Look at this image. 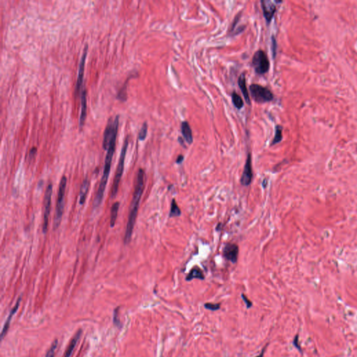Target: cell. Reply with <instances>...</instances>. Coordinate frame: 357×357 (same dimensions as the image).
Returning a JSON list of instances; mask_svg holds the SVG:
<instances>
[{
	"label": "cell",
	"mask_w": 357,
	"mask_h": 357,
	"mask_svg": "<svg viewBox=\"0 0 357 357\" xmlns=\"http://www.w3.org/2000/svg\"><path fill=\"white\" fill-rule=\"evenodd\" d=\"M144 189V172L142 169H139L136 177V181L135 185V190L133 193V199L130 206V211L129 219L126 225V232L124 236V244H128L130 243L133 234V228L135 223L136 218H137L139 204Z\"/></svg>",
	"instance_id": "obj_1"
},
{
	"label": "cell",
	"mask_w": 357,
	"mask_h": 357,
	"mask_svg": "<svg viewBox=\"0 0 357 357\" xmlns=\"http://www.w3.org/2000/svg\"><path fill=\"white\" fill-rule=\"evenodd\" d=\"M117 131L112 135L110 140L108 142V147L106 150H107V154H106L105 160V164L104 168H103V176L100 179V185L99 189H98L97 193L95 196L94 202V206L95 208L99 206L100 203L103 200V195H104L106 185L108 183L109 174H110V168L112 161H113V158L114 154V151H115V147H116V141H117Z\"/></svg>",
	"instance_id": "obj_2"
},
{
	"label": "cell",
	"mask_w": 357,
	"mask_h": 357,
	"mask_svg": "<svg viewBox=\"0 0 357 357\" xmlns=\"http://www.w3.org/2000/svg\"><path fill=\"white\" fill-rule=\"evenodd\" d=\"M67 184L66 177L64 176L61 179L60 184H59L58 193H57V200L56 204V210L55 215H54L53 227L54 230H56L60 225L62 216L64 214V198L65 192H66Z\"/></svg>",
	"instance_id": "obj_3"
},
{
	"label": "cell",
	"mask_w": 357,
	"mask_h": 357,
	"mask_svg": "<svg viewBox=\"0 0 357 357\" xmlns=\"http://www.w3.org/2000/svg\"><path fill=\"white\" fill-rule=\"evenodd\" d=\"M128 147H129V140H128V138H126V140H124L123 147H122L120 157H119V163H118V165H117L115 176H114V181H113V187H112V190H111V197L112 198L115 197L117 194V192H118L119 184H120V181H121V176L124 172L125 159H126V155Z\"/></svg>",
	"instance_id": "obj_4"
},
{
	"label": "cell",
	"mask_w": 357,
	"mask_h": 357,
	"mask_svg": "<svg viewBox=\"0 0 357 357\" xmlns=\"http://www.w3.org/2000/svg\"><path fill=\"white\" fill-rule=\"evenodd\" d=\"M250 95L255 102L263 103L274 99V94L268 88L260 84H253L249 87Z\"/></svg>",
	"instance_id": "obj_5"
},
{
	"label": "cell",
	"mask_w": 357,
	"mask_h": 357,
	"mask_svg": "<svg viewBox=\"0 0 357 357\" xmlns=\"http://www.w3.org/2000/svg\"><path fill=\"white\" fill-rule=\"evenodd\" d=\"M252 65L255 71L259 75L265 74L269 71L270 63L266 53L263 50L256 51L252 59Z\"/></svg>",
	"instance_id": "obj_6"
},
{
	"label": "cell",
	"mask_w": 357,
	"mask_h": 357,
	"mask_svg": "<svg viewBox=\"0 0 357 357\" xmlns=\"http://www.w3.org/2000/svg\"><path fill=\"white\" fill-rule=\"evenodd\" d=\"M52 195H53V184H49L47 188H46L44 195V214H43V232L44 234L47 232L48 228L49 216H50V214Z\"/></svg>",
	"instance_id": "obj_7"
},
{
	"label": "cell",
	"mask_w": 357,
	"mask_h": 357,
	"mask_svg": "<svg viewBox=\"0 0 357 357\" xmlns=\"http://www.w3.org/2000/svg\"><path fill=\"white\" fill-rule=\"evenodd\" d=\"M87 53H88V45L86 44L84 46V50L83 52V54H82L80 63H79L78 66V74L77 78V81L75 83V96H78L79 94H80L81 89L84 86V66H85V62L87 59Z\"/></svg>",
	"instance_id": "obj_8"
},
{
	"label": "cell",
	"mask_w": 357,
	"mask_h": 357,
	"mask_svg": "<svg viewBox=\"0 0 357 357\" xmlns=\"http://www.w3.org/2000/svg\"><path fill=\"white\" fill-rule=\"evenodd\" d=\"M253 170H252V160L251 154H248L246 163H245L243 173L241 177V184L242 186H248L251 184L253 179Z\"/></svg>",
	"instance_id": "obj_9"
},
{
	"label": "cell",
	"mask_w": 357,
	"mask_h": 357,
	"mask_svg": "<svg viewBox=\"0 0 357 357\" xmlns=\"http://www.w3.org/2000/svg\"><path fill=\"white\" fill-rule=\"evenodd\" d=\"M223 255L226 260L233 264L236 263L239 257V246L235 244L227 243L223 249Z\"/></svg>",
	"instance_id": "obj_10"
},
{
	"label": "cell",
	"mask_w": 357,
	"mask_h": 357,
	"mask_svg": "<svg viewBox=\"0 0 357 357\" xmlns=\"http://www.w3.org/2000/svg\"><path fill=\"white\" fill-rule=\"evenodd\" d=\"M261 9L263 11V15L267 23H269L273 18L275 13L276 11V6L271 1H261Z\"/></svg>",
	"instance_id": "obj_11"
},
{
	"label": "cell",
	"mask_w": 357,
	"mask_h": 357,
	"mask_svg": "<svg viewBox=\"0 0 357 357\" xmlns=\"http://www.w3.org/2000/svg\"><path fill=\"white\" fill-rule=\"evenodd\" d=\"M80 100H81V111L79 118V126L82 127L87 117V90L84 85L80 91Z\"/></svg>",
	"instance_id": "obj_12"
},
{
	"label": "cell",
	"mask_w": 357,
	"mask_h": 357,
	"mask_svg": "<svg viewBox=\"0 0 357 357\" xmlns=\"http://www.w3.org/2000/svg\"><path fill=\"white\" fill-rule=\"evenodd\" d=\"M20 301H21V296H20L18 299L17 302H16L15 305L14 306V307L13 308L11 309V310L10 311V313L9 316H8V317L6 319V321H5L4 323V325L3 329H2V334H1V336H2V339H3L4 336H6V334H7V331L9 330V326H10V324H11V321L12 320V317H13V315L15 314V312H17V310L19 308V306H20Z\"/></svg>",
	"instance_id": "obj_13"
},
{
	"label": "cell",
	"mask_w": 357,
	"mask_h": 357,
	"mask_svg": "<svg viewBox=\"0 0 357 357\" xmlns=\"http://www.w3.org/2000/svg\"><path fill=\"white\" fill-rule=\"evenodd\" d=\"M238 84L239 87L240 88L241 93L243 94V96L244 97V99L246 100L248 104H250V99L249 94V91L247 89L246 86V75L245 73H241L240 76L238 79Z\"/></svg>",
	"instance_id": "obj_14"
},
{
	"label": "cell",
	"mask_w": 357,
	"mask_h": 357,
	"mask_svg": "<svg viewBox=\"0 0 357 357\" xmlns=\"http://www.w3.org/2000/svg\"><path fill=\"white\" fill-rule=\"evenodd\" d=\"M82 333H83V331L79 330L77 333L74 335V336L73 337V338L71 339V340H70V342L69 343V346H68L66 351H65L64 357H70L71 356L73 351H74L75 348V346H76V345H77L79 339L80 338Z\"/></svg>",
	"instance_id": "obj_15"
},
{
	"label": "cell",
	"mask_w": 357,
	"mask_h": 357,
	"mask_svg": "<svg viewBox=\"0 0 357 357\" xmlns=\"http://www.w3.org/2000/svg\"><path fill=\"white\" fill-rule=\"evenodd\" d=\"M181 130L183 137L188 144H192L193 142V137L192 130L190 129L189 124L187 121H183L181 125Z\"/></svg>",
	"instance_id": "obj_16"
},
{
	"label": "cell",
	"mask_w": 357,
	"mask_h": 357,
	"mask_svg": "<svg viewBox=\"0 0 357 357\" xmlns=\"http://www.w3.org/2000/svg\"><path fill=\"white\" fill-rule=\"evenodd\" d=\"M89 186H90V183H89V179L86 178L83 182L82 184L80 190V195H79V204L80 205H83L85 202L87 194H88Z\"/></svg>",
	"instance_id": "obj_17"
},
{
	"label": "cell",
	"mask_w": 357,
	"mask_h": 357,
	"mask_svg": "<svg viewBox=\"0 0 357 357\" xmlns=\"http://www.w3.org/2000/svg\"><path fill=\"white\" fill-rule=\"evenodd\" d=\"M195 278L200 279V280H204V275L203 274L202 271L198 266H195L190 270L189 274L187 275L186 280L187 281H190Z\"/></svg>",
	"instance_id": "obj_18"
},
{
	"label": "cell",
	"mask_w": 357,
	"mask_h": 357,
	"mask_svg": "<svg viewBox=\"0 0 357 357\" xmlns=\"http://www.w3.org/2000/svg\"><path fill=\"white\" fill-rule=\"evenodd\" d=\"M119 209V202H116L113 204V205L111 207V213H110V227H114L115 225L116 220L117 219V215H118Z\"/></svg>",
	"instance_id": "obj_19"
},
{
	"label": "cell",
	"mask_w": 357,
	"mask_h": 357,
	"mask_svg": "<svg viewBox=\"0 0 357 357\" xmlns=\"http://www.w3.org/2000/svg\"><path fill=\"white\" fill-rule=\"evenodd\" d=\"M181 214V211L179 209V207L177 204L175 199H172L171 202V206H170V214H169V216L170 218L172 217H179L180 216Z\"/></svg>",
	"instance_id": "obj_20"
},
{
	"label": "cell",
	"mask_w": 357,
	"mask_h": 357,
	"mask_svg": "<svg viewBox=\"0 0 357 357\" xmlns=\"http://www.w3.org/2000/svg\"><path fill=\"white\" fill-rule=\"evenodd\" d=\"M283 139V127L280 125H277L276 126V133H275L274 138L271 143V146L279 143Z\"/></svg>",
	"instance_id": "obj_21"
},
{
	"label": "cell",
	"mask_w": 357,
	"mask_h": 357,
	"mask_svg": "<svg viewBox=\"0 0 357 357\" xmlns=\"http://www.w3.org/2000/svg\"><path fill=\"white\" fill-rule=\"evenodd\" d=\"M232 103L235 108L240 110L244 107V101L241 97L239 96L238 94H236L235 91H233L232 94Z\"/></svg>",
	"instance_id": "obj_22"
},
{
	"label": "cell",
	"mask_w": 357,
	"mask_h": 357,
	"mask_svg": "<svg viewBox=\"0 0 357 357\" xmlns=\"http://www.w3.org/2000/svg\"><path fill=\"white\" fill-rule=\"evenodd\" d=\"M147 130H148V126H147V124L146 123V122H144L142 125V128H141L140 132H139V135H138L139 140H144V139L146 138L147 134Z\"/></svg>",
	"instance_id": "obj_23"
},
{
	"label": "cell",
	"mask_w": 357,
	"mask_h": 357,
	"mask_svg": "<svg viewBox=\"0 0 357 357\" xmlns=\"http://www.w3.org/2000/svg\"><path fill=\"white\" fill-rule=\"evenodd\" d=\"M57 345H58V340H54V341L50 346V348L49 349L47 354H46L45 357H54V354H55V350L57 347Z\"/></svg>",
	"instance_id": "obj_24"
},
{
	"label": "cell",
	"mask_w": 357,
	"mask_h": 357,
	"mask_svg": "<svg viewBox=\"0 0 357 357\" xmlns=\"http://www.w3.org/2000/svg\"><path fill=\"white\" fill-rule=\"evenodd\" d=\"M206 309L211 310V311H216L220 308V304H211L206 303L204 305Z\"/></svg>",
	"instance_id": "obj_25"
},
{
	"label": "cell",
	"mask_w": 357,
	"mask_h": 357,
	"mask_svg": "<svg viewBox=\"0 0 357 357\" xmlns=\"http://www.w3.org/2000/svg\"><path fill=\"white\" fill-rule=\"evenodd\" d=\"M119 308H117L115 309V310L114 311V315H113V322L114 324H115L118 327H120L121 326V324L120 323V321H119Z\"/></svg>",
	"instance_id": "obj_26"
},
{
	"label": "cell",
	"mask_w": 357,
	"mask_h": 357,
	"mask_svg": "<svg viewBox=\"0 0 357 357\" xmlns=\"http://www.w3.org/2000/svg\"><path fill=\"white\" fill-rule=\"evenodd\" d=\"M271 49H272V53H273V57L274 58L275 57L276 55V50H277V43H276V39H275L274 36H272V40H271Z\"/></svg>",
	"instance_id": "obj_27"
},
{
	"label": "cell",
	"mask_w": 357,
	"mask_h": 357,
	"mask_svg": "<svg viewBox=\"0 0 357 357\" xmlns=\"http://www.w3.org/2000/svg\"><path fill=\"white\" fill-rule=\"evenodd\" d=\"M241 298L243 299L244 301L245 302V304H246V307L247 308H250L252 307L253 306V303L251 301H250L249 299L247 298L246 296L244 294H241Z\"/></svg>",
	"instance_id": "obj_28"
},
{
	"label": "cell",
	"mask_w": 357,
	"mask_h": 357,
	"mask_svg": "<svg viewBox=\"0 0 357 357\" xmlns=\"http://www.w3.org/2000/svg\"><path fill=\"white\" fill-rule=\"evenodd\" d=\"M298 338H299L298 335H296V336L295 337H294V341H293V344H294V345L295 346V347H296L297 349H298V350H299V351H301V348H300V347H299V345H298V341H299Z\"/></svg>",
	"instance_id": "obj_29"
},
{
	"label": "cell",
	"mask_w": 357,
	"mask_h": 357,
	"mask_svg": "<svg viewBox=\"0 0 357 357\" xmlns=\"http://www.w3.org/2000/svg\"><path fill=\"white\" fill-rule=\"evenodd\" d=\"M36 151H37V149H36V147H33V148H32L30 150V151H29V157H30L31 159L32 158H33L35 156V154H36Z\"/></svg>",
	"instance_id": "obj_30"
},
{
	"label": "cell",
	"mask_w": 357,
	"mask_h": 357,
	"mask_svg": "<svg viewBox=\"0 0 357 357\" xmlns=\"http://www.w3.org/2000/svg\"><path fill=\"white\" fill-rule=\"evenodd\" d=\"M184 160V156L183 155H179L178 157H177V159L176 160V163L177 164H181V163L183 162Z\"/></svg>",
	"instance_id": "obj_31"
},
{
	"label": "cell",
	"mask_w": 357,
	"mask_h": 357,
	"mask_svg": "<svg viewBox=\"0 0 357 357\" xmlns=\"http://www.w3.org/2000/svg\"><path fill=\"white\" fill-rule=\"evenodd\" d=\"M267 345H266V347H264V349H263V350H262V351H261V354H260V355H258L257 357H263V356H264V350H266V346H267Z\"/></svg>",
	"instance_id": "obj_32"
},
{
	"label": "cell",
	"mask_w": 357,
	"mask_h": 357,
	"mask_svg": "<svg viewBox=\"0 0 357 357\" xmlns=\"http://www.w3.org/2000/svg\"><path fill=\"white\" fill-rule=\"evenodd\" d=\"M266 185H267V180L266 179H264V180L263 181V183H262V186L264 188H266Z\"/></svg>",
	"instance_id": "obj_33"
},
{
	"label": "cell",
	"mask_w": 357,
	"mask_h": 357,
	"mask_svg": "<svg viewBox=\"0 0 357 357\" xmlns=\"http://www.w3.org/2000/svg\"><path fill=\"white\" fill-rule=\"evenodd\" d=\"M179 142H180V144H182V146L185 147V146H184V144L183 139H182V138L181 139V138H179Z\"/></svg>",
	"instance_id": "obj_34"
},
{
	"label": "cell",
	"mask_w": 357,
	"mask_h": 357,
	"mask_svg": "<svg viewBox=\"0 0 357 357\" xmlns=\"http://www.w3.org/2000/svg\"><path fill=\"white\" fill-rule=\"evenodd\" d=\"M220 227L221 228V223H219V224L218 225V227H216V230H217V231L219 230V228H220Z\"/></svg>",
	"instance_id": "obj_35"
}]
</instances>
